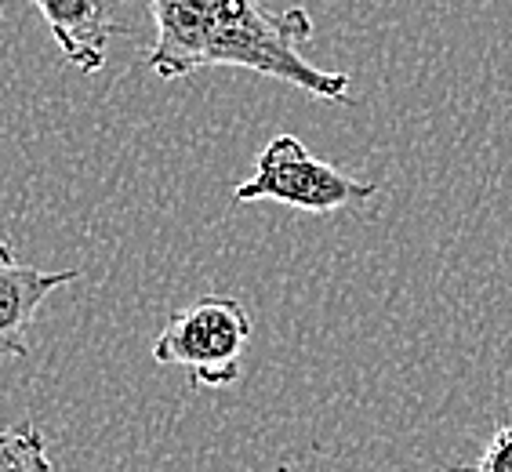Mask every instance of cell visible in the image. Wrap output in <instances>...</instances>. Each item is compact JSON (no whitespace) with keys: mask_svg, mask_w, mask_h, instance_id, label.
Instances as JSON below:
<instances>
[{"mask_svg":"<svg viewBox=\"0 0 512 472\" xmlns=\"http://www.w3.org/2000/svg\"><path fill=\"white\" fill-rule=\"evenodd\" d=\"M157 40L146 66L160 80L233 66L309 91L324 102L349 99V77L327 73L302 55L313 37L306 8L269 11L262 0H149Z\"/></svg>","mask_w":512,"mask_h":472,"instance_id":"cell-1","label":"cell"},{"mask_svg":"<svg viewBox=\"0 0 512 472\" xmlns=\"http://www.w3.org/2000/svg\"><path fill=\"white\" fill-rule=\"evenodd\" d=\"M251 342V316L229 295H204L164 320L153 360L189 371L200 389H226L240 378V360Z\"/></svg>","mask_w":512,"mask_h":472,"instance_id":"cell-2","label":"cell"},{"mask_svg":"<svg viewBox=\"0 0 512 472\" xmlns=\"http://www.w3.org/2000/svg\"><path fill=\"white\" fill-rule=\"evenodd\" d=\"M371 197H375V182L345 175L335 164L313 157L295 135H276L258 153L255 175L233 189L237 204L276 200L309 215H335L342 207L367 204Z\"/></svg>","mask_w":512,"mask_h":472,"instance_id":"cell-3","label":"cell"},{"mask_svg":"<svg viewBox=\"0 0 512 472\" xmlns=\"http://www.w3.org/2000/svg\"><path fill=\"white\" fill-rule=\"evenodd\" d=\"M77 269L22 266L11 244L0 236V360H26L30 356V327L51 291L77 280Z\"/></svg>","mask_w":512,"mask_h":472,"instance_id":"cell-4","label":"cell"},{"mask_svg":"<svg viewBox=\"0 0 512 472\" xmlns=\"http://www.w3.org/2000/svg\"><path fill=\"white\" fill-rule=\"evenodd\" d=\"M48 22L62 59L80 73H102L109 59V37L117 33L109 0H33Z\"/></svg>","mask_w":512,"mask_h":472,"instance_id":"cell-5","label":"cell"},{"mask_svg":"<svg viewBox=\"0 0 512 472\" xmlns=\"http://www.w3.org/2000/svg\"><path fill=\"white\" fill-rule=\"evenodd\" d=\"M0 472H55L48 458V440L37 422L0 433Z\"/></svg>","mask_w":512,"mask_h":472,"instance_id":"cell-6","label":"cell"},{"mask_svg":"<svg viewBox=\"0 0 512 472\" xmlns=\"http://www.w3.org/2000/svg\"><path fill=\"white\" fill-rule=\"evenodd\" d=\"M454 472H512V422H505L498 433L491 436V443L483 447L480 462L462 465Z\"/></svg>","mask_w":512,"mask_h":472,"instance_id":"cell-7","label":"cell"}]
</instances>
